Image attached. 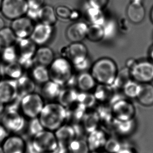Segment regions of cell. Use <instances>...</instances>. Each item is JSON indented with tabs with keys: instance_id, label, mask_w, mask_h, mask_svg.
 Returning a JSON list of instances; mask_svg holds the SVG:
<instances>
[{
	"instance_id": "1",
	"label": "cell",
	"mask_w": 153,
	"mask_h": 153,
	"mask_svg": "<svg viewBox=\"0 0 153 153\" xmlns=\"http://www.w3.org/2000/svg\"><path fill=\"white\" fill-rule=\"evenodd\" d=\"M66 108L59 102H50L45 104L38 117L45 130L55 132L65 123Z\"/></svg>"
},
{
	"instance_id": "2",
	"label": "cell",
	"mask_w": 153,
	"mask_h": 153,
	"mask_svg": "<svg viewBox=\"0 0 153 153\" xmlns=\"http://www.w3.org/2000/svg\"><path fill=\"white\" fill-rule=\"evenodd\" d=\"M117 73V64L110 58H101L91 67V74L96 82L100 85L111 86L114 82Z\"/></svg>"
},
{
	"instance_id": "3",
	"label": "cell",
	"mask_w": 153,
	"mask_h": 153,
	"mask_svg": "<svg viewBox=\"0 0 153 153\" xmlns=\"http://www.w3.org/2000/svg\"><path fill=\"white\" fill-rule=\"evenodd\" d=\"M48 68L51 80L62 87H66L74 76L71 62L62 56L55 58Z\"/></svg>"
},
{
	"instance_id": "4",
	"label": "cell",
	"mask_w": 153,
	"mask_h": 153,
	"mask_svg": "<svg viewBox=\"0 0 153 153\" xmlns=\"http://www.w3.org/2000/svg\"><path fill=\"white\" fill-rule=\"evenodd\" d=\"M14 45L19 56L17 62L24 70H30L35 65L34 56L37 46L30 38H17Z\"/></svg>"
},
{
	"instance_id": "5",
	"label": "cell",
	"mask_w": 153,
	"mask_h": 153,
	"mask_svg": "<svg viewBox=\"0 0 153 153\" xmlns=\"http://www.w3.org/2000/svg\"><path fill=\"white\" fill-rule=\"evenodd\" d=\"M45 104L41 94L34 92L22 98L20 110L25 117L33 119L39 117Z\"/></svg>"
},
{
	"instance_id": "6",
	"label": "cell",
	"mask_w": 153,
	"mask_h": 153,
	"mask_svg": "<svg viewBox=\"0 0 153 153\" xmlns=\"http://www.w3.org/2000/svg\"><path fill=\"white\" fill-rule=\"evenodd\" d=\"M31 142L39 153L54 152L58 146L55 133L45 129L33 136Z\"/></svg>"
},
{
	"instance_id": "7",
	"label": "cell",
	"mask_w": 153,
	"mask_h": 153,
	"mask_svg": "<svg viewBox=\"0 0 153 153\" xmlns=\"http://www.w3.org/2000/svg\"><path fill=\"white\" fill-rule=\"evenodd\" d=\"M28 9L26 0H3L1 12L5 18L13 21L25 16Z\"/></svg>"
},
{
	"instance_id": "8",
	"label": "cell",
	"mask_w": 153,
	"mask_h": 153,
	"mask_svg": "<svg viewBox=\"0 0 153 153\" xmlns=\"http://www.w3.org/2000/svg\"><path fill=\"white\" fill-rule=\"evenodd\" d=\"M7 132L17 133L23 130L26 126L25 119L21 112L17 110H5L1 120Z\"/></svg>"
},
{
	"instance_id": "9",
	"label": "cell",
	"mask_w": 153,
	"mask_h": 153,
	"mask_svg": "<svg viewBox=\"0 0 153 153\" xmlns=\"http://www.w3.org/2000/svg\"><path fill=\"white\" fill-rule=\"evenodd\" d=\"M54 34V26L38 22L35 25L30 38L37 46H46L51 42Z\"/></svg>"
},
{
	"instance_id": "10",
	"label": "cell",
	"mask_w": 153,
	"mask_h": 153,
	"mask_svg": "<svg viewBox=\"0 0 153 153\" xmlns=\"http://www.w3.org/2000/svg\"><path fill=\"white\" fill-rule=\"evenodd\" d=\"M130 70L134 80L139 83H150L153 81V63L152 62H136Z\"/></svg>"
},
{
	"instance_id": "11",
	"label": "cell",
	"mask_w": 153,
	"mask_h": 153,
	"mask_svg": "<svg viewBox=\"0 0 153 153\" xmlns=\"http://www.w3.org/2000/svg\"><path fill=\"white\" fill-rule=\"evenodd\" d=\"M62 57L68 59L72 65L88 57L87 47L81 42L71 43L61 50Z\"/></svg>"
},
{
	"instance_id": "12",
	"label": "cell",
	"mask_w": 153,
	"mask_h": 153,
	"mask_svg": "<svg viewBox=\"0 0 153 153\" xmlns=\"http://www.w3.org/2000/svg\"><path fill=\"white\" fill-rule=\"evenodd\" d=\"M35 25L34 22L25 15L12 21L10 27L17 38H30Z\"/></svg>"
},
{
	"instance_id": "13",
	"label": "cell",
	"mask_w": 153,
	"mask_h": 153,
	"mask_svg": "<svg viewBox=\"0 0 153 153\" xmlns=\"http://www.w3.org/2000/svg\"><path fill=\"white\" fill-rule=\"evenodd\" d=\"M18 96L16 80L7 78L0 80V102L7 104Z\"/></svg>"
},
{
	"instance_id": "14",
	"label": "cell",
	"mask_w": 153,
	"mask_h": 153,
	"mask_svg": "<svg viewBox=\"0 0 153 153\" xmlns=\"http://www.w3.org/2000/svg\"><path fill=\"white\" fill-rule=\"evenodd\" d=\"M88 27L89 26L84 22H75L67 28L66 37L71 43L81 42L86 38Z\"/></svg>"
},
{
	"instance_id": "15",
	"label": "cell",
	"mask_w": 153,
	"mask_h": 153,
	"mask_svg": "<svg viewBox=\"0 0 153 153\" xmlns=\"http://www.w3.org/2000/svg\"><path fill=\"white\" fill-rule=\"evenodd\" d=\"M112 112L116 119L128 120L133 119L135 114V108L131 102L121 99L115 102L113 106Z\"/></svg>"
},
{
	"instance_id": "16",
	"label": "cell",
	"mask_w": 153,
	"mask_h": 153,
	"mask_svg": "<svg viewBox=\"0 0 153 153\" xmlns=\"http://www.w3.org/2000/svg\"><path fill=\"white\" fill-rule=\"evenodd\" d=\"M1 146L5 153H25L26 142L21 136L12 135L5 138Z\"/></svg>"
},
{
	"instance_id": "17",
	"label": "cell",
	"mask_w": 153,
	"mask_h": 153,
	"mask_svg": "<svg viewBox=\"0 0 153 153\" xmlns=\"http://www.w3.org/2000/svg\"><path fill=\"white\" fill-rule=\"evenodd\" d=\"M58 144L69 146L76 137V133L74 126L70 124H64L54 132Z\"/></svg>"
},
{
	"instance_id": "18",
	"label": "cell",
	"mask_w": 153,
	"mask_h": 153,
	"mask_svg": "<svg viewBox=\"0 0 153 153\" xmlns=\"http://www.w3.org/2000/svg\"><path fill=\"white\" fill-rule=\"evenodd\" d=\"M55 59V53L53 49L47 45L37 48L34 56L35 65H39L47 67H49Z\"/></svg>"
},
{
	"instance_id": "19",
	"label": "cell",
	"mask_w": 153,
	"mask_h": 153,
	"mask_svg": "<svg viewBox=\"0 0 153 153\" xmlns=\"http://www.w3.org/2000/svg\"><path fill=\"white\" fill-rule=\"evenodd\" d=\"M146 11L143 4L132 2L128 5L126 15L128 19L134 24L140 23L145 17Z\"/></svg>"
},
{
	"instance_id": "20",
	"label": "cell",
	"mask_w": 153,
	"mask_h": 153,
	"mask_svg": "<svg viewBox=\"0 0 153 153\" xmlns=\"http://www.w3.org/2000/svg\"><path fill=\"white\" fill-rule=\"evenodd\" d=\"M62 88L61 85L50 80L42 85L41 95L44 100L51 102L57 100Z\"/></svg>"
},
{
	"instance_id": "21",
	"label": "cell",
	"mask_w": 153,
	"mask_h": 153,
	"mask_svg": "<svg viewBox=\"0 0 153 153\" xmlns=\"http://www.w3.org/2000/svg\"><path fill=\"white\" fill-rule=\"evenodd\" d=\"M30 70V77L36 84L42 85L51 80L49 68L47 67L35 65Z\"/></svg>"
},
{
	"instance_id": "22",
	"label": "cell",
	"mask_w": 153,
	"mask_h": 153,
	"mask_svg": "<svg viewBox=\"0 0 153 153\" xmlns=\"http://www.w3.org/2000/svg\"><path fill=\"white\" fill-rule=\"evenodd\" d=\"M106 142L104 133L100 130H95L90 132L88 137V146L89 151H98L102 147L104 146Z\"/></svg>"
},
{
	"instance_id": "23",
	"label": "cell",
	"mask_w": 153,
	"mask_h": 153,
	"mask_svg": "<svg viewBox=\"0 0 153 153\" xmlns=\"http://www.w3.org/2000/svg\"><path fill=\"white\" fill-rule=\"evenodd\" d=\"M78 94L79 92L72 87H64L58 98V102L65 108L68 107L77 102Z\"/></svg>"
},
{
	"instance_id": "24",
	"label": "cell",
	"mask_w": 153,
	"mask_h": 153,
	"mask_svg": "<svg viewBox=\"0 0 153 153\" xmlns=\"http://www.w3.org/2000/svg\"><path fill=\"white\" fill-rule=\"evenodd\" d=\"M96 80L91 73L80 72L76 77V85L81 92H89L96 86Z\"/></svg>"
},
{
	"instance_id": "25",
	"label": "cell",
	"mask_w": 153,
	"mask_h": 153,
	"mask_svg": "<svg viewBox=\"0 0 153 153\" xmlns=\"http://www.w3.org/2000/svg\"><path fill=\"white\" fill-rule=\"evenodd\" d=\"M18 95L23 98L24 96L34 92L36 83L30 77L24 74L17 80Z\"/></svg>"
},
{
	"instance_id": "26",
	"label": "cell",
	"mask_w": 153,
	"mask_h": 153,
	"mask_svg": "<svg viewBox=\"0 0 153 153\" xmlns=\"http://www.w3.org/2000/svg\"><path fill=\"white\" fill-rule=\"evenodd\" d=\"M55 9L49 5H44L39 11V22L54 26L57 22Z\"/></svg>"
},
{
	"instance_id": "27",
	"label": "cell",
	"mask_w": 153,
	"mask_h": 153,
	"mask_svg": "<svg viewBox=\"0 0 153 153\" xmlns=\"http://www.w3.org/2000/svg\"><path fill=\"white\" fill-rule=\"evenodd\" d=\"M2 68V67H1ZM3 75L7 79L17 80L20 77L23 76L25 70L18 62H15L12 64L4 65L2 68Z\"/></svg>"
},
{
	"instance_id": "28",
	"label": "cell",
	"mask_w": 153,
	"mask_h": 153,
	"mask_svg": "<svg viewBox=\"0 0 153 153\" xmlns=\"http://www.w3.org/2000/svg\"><path fill=\"white\" fill-rule=\"evenodd\" d=\"M141 105L145 106L153 105V85L150 83L141 84V90L136 98Z\"/></svg>"
},
{
	"instance_id": "29",
	"label": "cell",
	"mask_w": 153,
	"mask_h": 153,
	"mask_svg": "<svg viewBox=\"0 0 153 153\" xmlns=\"http://www.w3.org/2000/svg\"><path fill=\"white\" fill-rule=\"evenodd\" d=\"M85 14L91 24L103 26L106 21L102 10L91 7L88 4L85 9Z\"/></svg>"
},
{
	"instance_id": "30",
	"label": "cell",
	"mask_w": 153,
	"mask_h": 153,
	"mask_svg": "<svg viewBox=\"0 0 153 153\" xmlns=\"http://www.w3.org/2000/svg\"><path fill=\"white\" fill-rule=\"evenodd\" d=\"M17 39L10 27H5L0 30V44L3 48L15 45Z\"/></svg>"
},
{
	"instance_id": "31",
	"label": "cell",
	"mask_w": 153,
	"mask_h": 153,
	"mask_svg": "<svg viewBox=\"0 0 153 153\" xmlns=\"http://www.w3.org/2000/svg\"><path fill=\"white\" fill-rule=\"evenodd\" d=\"M18 57L15 45L4 47L0 53V58L3 65L17 62Z\"/></svg>"
},
{
	"instance_id": "32",
	"label": "cell",
	"mask_w": 153,
	"mask_h": 153,
	"mask_svg": "<svg viewBox=\"0 0 153 153\" xmlns=\"http://www.w3.org/2000/svg\"><path fill=\"white\" fill-rule=\"evenodd\" d=\"M122 88L126 97L131 99L137 98L141 90V83L135 80H129Z\"/></svg>"
},
{
	"instance_id": "33",
	"label": "cell",
	"mask_w": 153,
	"mask_h": 153,
	"mask_svg": "<svg viewBox=\"0 0 153 153\" xmlns=\"http://www.w3.org/2000/svg\"><path fill=\"white\" fill-rule=\"evenodd\" d=\"M86 38L93 42H98L104 38L102 26L91 24L89 26Z\"/></svg>"
},
{
	"instance_id": "34",
	"label": "cell",
	"mask_w": 153,
	"mask_h": 153,
	"mask_svg": "<svg viewBox=\"0 0 153 153\" xmlns=\"http://www.w3.org/2000/svg\"><path fill=\"white\" fill-rule=\"evenodd\" d=\"M117 22L113 19H109L105 22L102 26L104 38L105 39H110L115 35L117 30Z\"/></svg>"
},
{
	"instance_id": "35",
	"label": "cell",
	"mask_w": 153,
	"mask_h": 153,
	"mask_svg": "<svg viewBox=\"0 0 153 153\" xmlns=\"http://www.w3.org/2000/svg\"><path fill=\"white\" fill-rule=\"evenodd\" d=\"M68 146L71 153H88L89 151L87 142L80 139H74Z\"/></svg>"
},
{
	"instance_id": "36",
	"label": "cell",
	"mask_w": 153,
	"mask_h": 153,
	"mask_svg": "<svg viewBox=\"0 0 153 153\" xmlns=\"http://www.w3.org/2000/svg\"><path fill=\"white\" fill-rule=\"evenodd\" d=\"M117 123L115 124V128L120 134L126 135L132 132L134 127V122L133 119L128 120H119L116 119Z\"/></svg>"
},
{
	"instance_id": "37",
	"label": "cell",
	"mask_w": 153,
	"mask_h": 153,
	"mask_svg": "<svg viewBox=\"0 0 153 153\" xmlns=\"http://www.w3.org/2000/svg\"><path fill=\"white\" fill-rule=\"evenodd\" d=\"M44 130L38 117L30 119L27 125L28 133L32 137Z\"/></svg>"
},
{
	"instance_id": "38",
	"label": "cell",
	"mask_w": 153,
	"mask_h": 153,
	"mask_svg": "<svg viewBox=\"0 0 153 153\" xmlns=\"http://www.w3.org/2000/svg\"><path fill=\"white\" fill-rule=\"evenodd\" d=\"M58 18L63 20H71L74 10L65 5H59L55 9Z\"/></svg>"
},
{
	"instance_id": "39",
	"label": "cell",
	"mask_w": 153,
	"mask_h": 153,
	"mask_svg": "<svg viewBox=\"0 0 153 153\" xmlns=\"http://www.w3.org/2000/svg\"><path fill=\"white\" fill-rule=\"evenodd\" d=\"M94 96L88 94L87 92H81L78 94L77 102L83 105V106H91L93 104L94 100H96Z\"/></svg>"
},
{
	"instance_id": "40",
	"label": "cell",
	"mask_w": 153,
	"mask_h": 153,
	"mask_svg": "<svg viewBox=\"0 0 153 153\" xmlns=\"http://www.w3.org/2000/svg\"><path fill=\"white\" fill-rule=\"evenodd\" d=\"M104 147L106 152L110 153H117L122 149L121 144L114 139L106 140Z\"/></svg>"
},
{
	"instance_id": "41",
	"label": "cell",
	"mask_w": 153,
	"mask_h": 153,
	"mask_svg": "<svg viewBox=\"0 0 153 153\" xmlns=\"http://www.w3.org/2000/svg\"><path fill=\"white\" fill-rule=\"evenodd\" d=\"M112 89L109 85H100L97 88L96 94L94 97L96 99L100 100H104L107 98V94Z\"/></svg>"
},
{
	"instance_id": "42",
	"label": "cell",
	"mask_w": 153,
	"mask_h": 153,
	"mask_svg": "<svg viewBox=\"0 0 153 153\" xmlns=\"http://www.w3.org/2000/svg\"><path fill=\"white\" fill-rule=\"evenodd\" d=\"M91 62L89 57L86 58L85 59L81 60L79 62L74 64L73 66L74 70H76L80 72L86 71V70L88 69L90 67Z\"/></svg>"
},
{
	"instance_id": "43",
	"label": "cell",
	"mask_w": 153,
	"mask_h": 153,
	"mask_svg": "<svg viewBox=\"0 0 153 153\" xmlns=\"http://www.w3.org/2000/svg\"><path fill=\"white\" fill-rule=\"evenodd\" d=\"M28 9L39 10L45 5V0H26Z\"/></svg>"
},
{
	"instance_id": "44",
	"label": "cell",
	"mask_w": 153,
	"mask_h": 153,
	"mask_svg": "<svg viewBox=\"0 0 153 153\" xmlns=\"http://www.w3.org/2000/svg\"><path fill=\"white\" fill-rule=\"evenodd\" d=\"M108 2V0H88L87 4L91 7L102 10Z\"/></svg>"
},
{
	"instance_id": "45",
	"label": "cell",
	"mask_w": 153,
	"mask_h": 153,
	"mask_svg": "<svg viewBox=\"0 0 153 153\" xmlns=\"http://www.w3.org/2000/svg\"><path fill=\"white\" fill-rule=\"evenodd\" d=\"M9 132H7L2 124L0 123V146L2 145L5 138L9 136Z\"/></svg>"
},
{
	"instance_id": "46",
	"label": "cell",
	"mask_w": 153,
	"mask_h": 153,
	"mask_svg": "<svg viewBox=\"0 0 153 153\" xmlns=\"http://www.w3.org/2000/svg\"><path fill=\"white\" fill-rule=\"evenodd\" d=\"M56 153H71L68 146L58 144L57 147L54 151Z\"/></svg>"
},
{
	"instance_id": "47",
	"label": "cell",
	"mask_w": 153,
	"mask_h": 153,
	"mask_svg": "<svg viewBox=\"0 0 153 153\" xmlns=\"http://www.w3.org/2000/svg\"><path fill=\"white\" fill-rule=\"evenodd\" d=\"M25 153H39L35 149L34 146L32 145V142L30 141L26 143V147L25 152Z\"/></svg>"
},
{
	"instance_id": "48",
	"label": "cell",
	"mask_w": 153,
	"mask_h": 153,
	"mask_svg": "<svg viewBox=\"0 0 153 153\" xmlns=\"http://www.w3.org/2000/svg\"><path fill=\"white\" fill-rule=\"evenodd\" d=\"M136 62H135L134 59H130L126 62V68H128L129 70H130L131 68L134 66V65L136 64Z\"/></svg>"
},
{
	"instance_id": "49",
	"label": "cell",
	"mask_w": 153,
	"mask_h": 153,
	"mask_svg": "<svg viewBox=\"0 0 153 153\" xmlns=\"http://www.w3.org/2000/svg\"><path fill=\"white\" fill-rule=\"evenodd\" d=\"M117 153H136L130 148H122Z\"/></svg>"
},
{
	"instance_id": "50",
	"label": "cell",
	"mask_w": 153,
	"mask_h": 153,
	"mask_svg": "<svg viewBox=\"0 0 153 153\" xmlns=\"http://www.w3.org/2000/svg\"><path fill=\"white\" fill-rule=\"evenodd\" d=\"M126 22L127 21L124 19L121 21V24L123 25H121V27L122 30L125 32L127 31L128 29V24L126 23Z\"/></svg>"
},
{
	"instance_id": "51",
	"label": "cell",
	"mask_w": 153,
	"mask_h": 153,
	"mask_svg": "<svg viewBox=\"0 0 153 153\" xmlns=\"http://www.w3.org/2000/svg\"><path fill=\"white\" fill-rule=\"evenodd\" d=\"M5 27V22L4 19L1 16H0V30H2L3 28Z\"/></svg>"
},
{
	"instance_id": "52",
	"label": "cell",
	"mask_w": 153,
	"mask_h": 153,
	"mask_svg": "<svg viewBox=\"0 0 153 153\" xmlns=\"http://www.w3.org/2000/svg\"><path fill=\"white\" fill-rule=\"evenodd\" d=\"M5 110V105L2 102H0V115L2 114Z\"/></svg>"
},
{
	"instance_id": "53",
	"label": "cell",
	"mask_w": 153,
	"mask_h": 153,
	"mask_svg": "<svg viewBox=\"0 0 153 153\" xmlns=\"http://www.w3.org/2000/svg\"><path fill=\"white\" fill-rule=\"evenodd\" d=\"M149 57H150V59H151V62H152L153 63V46L149 50Z\"/></svg>"
},
{
	"instance_id": "54",
	"label": "cell",
	"mask_w": 153,
	"mask_h": 153,
	"mask_svg": "<svg viewBox=\"0 0 153 153\" xmlns=\"http://www.w3.org/2000/svg\"><path fill=\"white\" fill-rule=\"evenodd\" d=\"M151 20H152V22L153 23V7L152 10V11H151Z\"/></svg>"
},
{
	"instance_id": "55",
	"label": "cell",
	"mask_w": 153,
	"mask_h": 153,
	"mask_svg": "<svg viewBox=\"0 0 153 153\" xmlns=\"http://www.w3.org/2000/svg\"><path fill=\"white\" fill-rule=\"evenodd\" d=\"M2 76L3 74L2 71V68H1V67L0 66V80H1V78H2Z\"/></svg>"
},
{
	"instance_id": "56",
	"label": "cell",
	"mask_w": 153,
	"mask_h": 153,
	"mask_svg": "<svg viewBox=\"0 0 153 153\" xmlns=\"http://www.w3.org/2000/svg\"><path fill=\"white\" fill-rule=\"evenodd\" d=\"M3 0H0V12L1 11V8H2V5Z\"/></svg>"
},
{
	"instance_id": "57",
	"label": "cell",
	"mask_w": 153,
	"mask_h": 153,
	"mask_svg": "<svg viewBox=\"0 0 153 153\" xmlns=\"http://www.w3.org/2000/svg\"><path fill=\"white\" fill-rule=\"evenodd\" d=\"M0 153H5L1 146H0Z\"/></svg>"
},
{
	"instance_id": "58",
	"label": "cell",
	"mask_w": 153,
	"mask_h": 153,
	"mask_svg": "<svg viewBox=\"0 0 153 153\" xmlns=\"http://www.w3.org/2000/svg\"><path fill=\"white\" fill-rule=\"evenodd\" d=\"M92 153H103V152H99V151H92Z\"/></svg>"
},
{
	"instance_id": "59",
	"label": "cell",
	"mask_w": 153,
	"mask_h": 153,
	"mask_svg": "<svg viewBox=\"0 0 153 153\" xmlns=\"http://www.w3.org/2000/svg\"><path fill=\"white\" fill-rule=\"evenodd\" d=\"M3 49V47L2 46H1V45L0 44V53L1 52V51H2V50Z\"/></svg>"
},
{
	"instance_id": "60",
	"label": "cell",
	"mask_w": 153,
	"mask_h": 153,
	"mask_svg": "<svg viewBox=\"0 0 153 153\" xmlns=\"http://www.w3.org/2000/svg\"><path fill=\"white\" fill-rule=\"evenodd\" d=\"M56 153L55 152H46V153Z\"/></svg>"
}]
</instances>
